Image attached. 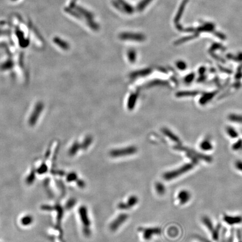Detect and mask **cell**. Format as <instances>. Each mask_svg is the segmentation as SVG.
Segmentation results:
<instances>
[{
  "instance_id": "obj_19",
  "label": "cell",
  "mask_w": 242,
  "mask_h": 242,
  "mask_svg": "<svg viewBox=\"0 0 242 242\" xmlns=\"http://www.w3.org/2000/svg\"><path fill=\"white\" fill-rule=\"evenodd\" d=\"M177 67H178V68L180 69V70H185V68H186V67H187L186 63H185V62L182 61H178V62H177Z\"/></svg>"
},
{
  "instance_id": "obj_12",
  "label": "cell",
  "mask_w": 242,
  "mask_h": 242,
  "mask_svg": "<svg viewBox=\"0 0 242 242\" xmlns=\"http://www.w3.org/2000/svg\"><path fill=\"white\" fill-rule=\"evenodd\" d=\"M155 190L157 191V193L160 195H162L165 194V186L162 183H156V184L155 185Z\"/></svg>"
},
{
  "instance_id": "obj_15",
  "label": "cell",
  "mask_w": 242,
  "mask_h": 242,
  "mask_svg": "<svg viewBox=\"0 0 242 242\" xmlns=\"http://www.w3.org/2000/svg\"><path fill=\"white\" fill-rule=\"evenodd\" d=\"M91 142H92V138L90 137H87L82 144V146H81L82 148L84 149H86L91 144Z\"/></svg>"
},
{
  "instance_id": "obj_14",
  "label": "cell",
  "mask_w": 242,
  "mask_h": 242,
  "mask_svg": "<svg viewBox=\"0 0 242 242\" xmlns=\"http://www.w3.org/2000/svg\"><path fill=\"white\" fill-rule=\"evenodd\" d=\"M221 229V225H218L216 228L214 229V231L212 232V236L214 240H217L219 236L220 230Z\"/></svg>"
},
{
  "instance_id": "obj_22",
  "label": "cell",
  "mask_w": 242,
  "mask_h": 242,
  "mask_svg": "<svg viewBox=\"0 0 242 242\" xmlns=\"http://www.w3.org/2000/svg\"><path fill=\"white\" fill-rule=\"evenodd\" d=\"M235 167L237 170L242 172V161L241 160H236L235 162Z\"/></svg>"
},
{
  "instance_id": "obj_5",
  "label": "cell",
  "mask_w": 242,
  "mask_h": 242,
  "mask_svg": "<svg viewBox=\"0 0 242 242\" xmlns=\"http://www.w3.org/2000/svg\"><path fill=\"white\" fill-rule=\"evenodd\" d=\"M79 213L84 227H90L91 225V222L89 217L88 209L85 206H83L80 207L79 210Z\"/></svg>"
},
{
  "instance_id": "obj_4",
  "label": "cell",
  "mask_w": 242,
  "mask_h": 242,
  "mask_svg": "<svg viewBox=\"0 0 242 242\" xmlns=\"http://www.w3.org/2000/svg\"><path fill=\"white\" fill-rule=\"evenodd\" d=\"M143 233V237L146 240H150L153 236L160 235L162 233V229L160 228H143L140 229Z\"/></svg>"
},
{
  "instance_id": "obj_25",
  "label": "cell",
  "mask_w": 242,
  "mask_h": 242,
  "mask_svg": "<svg viewBox=\"0 0 242 242\" xmlns=\"http://www.w3.org/2000/svg\"><path fill=\"white\" fill-rule=\"evenodd\" d=\"M77 174H75L74 173H72L71 174H69L68 176V178H67L68 181H70V182L74 181L75 180H77Z\"/></svg>"
},
{
  "instance_id": "obj_28",
  "label": "cell",
  "mask_w": 242,
  "mask_h": 242,
  "mask_svg": "<svg viewBox=\"0 0 242 242\" xmlns=\"http://www.w3.org/2000/svg\"><path fill=\"white\" fill-rule=\"evenodd\" d=\"M195 238L197 239H199L200 242H211L210 241H209L208 239H205L204 237H202V236H199V235H195Z\"/></svg>"
},
{
  "instance_id": "obj_7",
  "label": "cell",
  "mask_w": 242,
  "mask_h": 242,
  "mask_svg": "<svg viewBox=\"0 0 242 242\" xmlns=\"http://www.w3.org/2000/svg\"><path fill=\"white\" fill-rule=\"evenodd\" d=\"M223 220L228 225H234L239 224L242 222L241 216H230L225 215L223 217Z\"/></svg>"
},
{
  "instance_id": "obj_21",
  "label": "cell",
  "mask_w": 242,
  "mask_h": 242,
  "mask_svg": "<svg viewBox=\"0 0 242 242\" xmlns=\"http://www.w3.org/2000/svg\"><path fill=\"white\" fill-rule=\"evenodd\" d=\"M128 58L131 62H134L136 59V53L134 51H131L128 52Z\"/></svg>"
},
{
  "instance_id": "obj_17",
  "label": "cell",
  "mask_w": 242,
  "mask_h": 242,
  "mask_svg": "<svg viewBox=\"0 0 242 242\" xmlns=\"http://www.w3.org/2000/svg\"><path fill=\"white\" fill-rule=\"evenodd\" d=\"M227 132H228V134L231 137H233V138H235L236 137L238 136V135L237 134L236 131H235V130L233 128H231V127H229L227 129Z\"/></svg>"
},
{
  "instance_id": "obj_13",
  "label": "cell",
  "mask_w": 242,
  "mask_h": 242,
  "mask_svg": "<svg viewBox=\"0 0 242 242\" xmlns=\"http://www.w3.org/2000/svg\"><path fill=\"white\" fill-rule=\"evenodd\" d=\"M229 120L234 122L242 123V116L237 114H231L229 117Z\"/></svg>"
},
{
  "instance_id": "obj_31",
  "label": "cell",
  "mask_w": 242,
  "mask_h": 242,
  "mask_svg": "<svg viewBox=\"0 0 242 242\" xmlns=\"http://www.w3.org/2000/svg\"><path fill=\"white\" fill-rule=\"evenodd\" d=\"M14 1H15V0H14Z\"/></svg>"
},
{
  "instance_id": "obj_30",
  "label": "cell",
  "mask_w": 242,
  "mask_h": 242,
  "mask_svg": "<svg viewBox=\"0 0 242 242\" xmlns=\"http://www.w3.org/2000/svg\"><path fill=\"white\" fill-rule=\"evenodd\" d=\"M194 75H190L188 76V77H186L185 79V81H187V83H190L191 82L192 80L194 79Z\"/></svg>"
},
{
  "instance_id": "obj_27",
  "label": "cell",
  "mask_w": 242,
  "mask_h": 242,
  "mask_svg": "<svg viewBox=\"0 0 242 242\" xmlns=\"http://www.w3.org/2000/svg\"><path fill=\"white\" fill-rule=\"evenodd\" d=\"M118 208L121 210H128L129 209L128 206L126 205L125 202H120L118 205Z\"/></svg>"
},
{
  "instance_id": "obj_6",
  "label": "cell",
  "mask_w": 242,
  "mask_h": 242,
  "mask_svg": "<svg viewBox=\"0 0 242 242\" xmlns=\"http://www.w3.org/2000/svg\"><path fill=\"white\" fill-rule=\"evenodd\" d=\"M191 198L190 192L187 190L183 189L180 191L177 195V199L180 205H185L189 202Z\"/></svg>"
},
{
  "instance_id": "obj_11",
  "label": "cell",
  "mask_w": 242,
  "mask_h": 242,
  "mask_svg": "<svg viewBox=\"0 0 242 242\" xmlns=\"http://www.w3.org/2000/svg\"><path fill=\"white\" fill-rule=\"evenodd\" d=\"M200 148L204 151H209L212 148L211 142L208 140H205L200 144Z\"/></svg>"
},
{
  "instance_id": "obj_16",
  "label": "cell",
  "mask_w": 242,
  "mask_h": 242,
  "mask_svg": "<svg viewBox=\"0 0 242 242\" xmlns=\"http://www.w3.org/2000/svg\"><path fill=\"white\" fill-rule=\"evenodd\" d=\"M81 148V146L78 144V143H75L74 145L72 146V148L70 150V154L72 155H75L77 153V151L80 149Z\"/></svg>"
},
{
  "instance_id": "obj_18",
  "label": "cell",
  "mask_w": 242,
  "mask_h": 242,
  "mask_svg": "<svg viewBox=\"0 0 242 242\" xmlns=\"http://www.w3.org/2000/svg\"><path fill=\"white\" fill-rule=\"evenodd\" d=\"M164 132H165V134H166V135H168V136L169 137H171V140H173V141H174L176 142V143H180V140L177 138V137L173 135V134H171V132L168 131V130H165Z\"/></svg>"
},
{
  "instance_id": "obj_8",
  "label": "cell",
  "mask_w": 242,
  "mask_h": 242,
  "mask_svg": "<svg viewBox=\"0 0 242 242\" xmlns=\"http://www.w3.org/2000/svg\"><path fill=\"white\" fill-rule=\"evenodd\" d=\"M120 38L122 39H130L136 41H142L144 39V37L143 35L134 33H123L121 35Z\"/></svg>"
},
{
  "instance_id": "obj_24",
  "label": "cell",
  "mask_w": 242,
  "mask_h": 242,
  "mask_svg": "<svg viewBox=\"0 0 242 242\" xmlns=\"http://www.w3.org/2000/svg\"><path fill=\"white\" fill-rule=\"evenodd\" d=\"M240 148H242V141H238L235 144H234V145L233 146V149L235 150H239Z\"/></svg>"
},
{
  "instance_id": "obj_1",
  "label": "cell",
  "mask_w": 242,
  "mask_h": 242,
  "mask_svg": "<svg viewBox=\"0 0 242 242\" xmlns=\"http://www.w3.org/2000/svg\"><path fill=\"white\" fill-rule=\"evenodd\" d=\"M194 163H188L185 164L181 167L178 168L176 170L170 171L165 173L163 175V178L166 180H171L180 177L181 175L188 172L194 168Z\"/></svg>"
},
{
  "instance_id": "obj_9",
  "label": "cell",
  "mask_w": 242,
  "mask_h": 242,
  "mask_svg": "<svg viewBox=\"0 0 242 242\" xmlns=\"http://www.w3.org/2000/svg\"><path fill=\"white\" fill-rule=\"evenodd\" d=\"M202 221L205 226L207 228L210 232H212L214 230V225L211 221L210 219L208 217H202Z\"/></svg>"
},
{
  "instance_id": "obj_23",
  "label": "cell",
  "mask_w": 242,
  "mask_h": 242,
  "mask_svg": "<svg viewBox=\"0 0 242 242\" xmlns=\"http://www.w3.org/2000/svg\"><path fill=\"white\" fill-rule=\"evenodd\" d=\"M178 230L176 228H170L169 231V234L170 236H176L178 234Z\"/></svg>"
},
{
  "instance_id": "obj_26",
  "label": "cell",
  "mask_w": 242,
  "mask_h": 242,
  "mask_svg": "<svg viewBox=\"0 0 242 242\" xmlns=\"http://www.w3.org/2000/svg\"><path fill=\"white\" fill-rule=\"evenodd\" d=\"M83 233L86 236H90L91 234V231H90V227H84Z\"/></svg>"
},
{
  "instance_id": "obj_3",
  "label": "cell",
  "mask_w": 242,
  "mask_h": 242,
  "mask_svg": "<svg viewBox=\"0 0 242 242\" xmlns=\"http://www.w3.org/2000/svg\"><path fill=\"white\" fill-rule=\"evenodd\" d=\"M128 215L127 214H121L114 219L113 222H111V225L109 226V228L111 231H117L118 228H120L121 225H122L124 222H125L128 219Z\"/></svg>"
},
{
  "instance_id": "obj_10",
  "label": "cell",
  "mask_w": 242,
  "mask_h": 242,
  "mask_svg": "<svg viewBox=\"0 0 242 242\" xmlns=\"http://www.w3.org/2000/svg\"><path fill=\"white\" fill-rule=\"evenodd\" d=\"M138 202H139V199L136 196H131L128 198L127 202L126 203L128 206V208H130L136 205Z\"/></svg>"
},
{
  "instance_id": "obj_20",
  "label": "cell",
  "mask_w": 242,
  "mask_h": 242,
  "mask_svg": "<svg viewBox=\"0 0 242 242\" xmlns=\"http://www.w3.org/2000/svg\"><path fill=\"white\" fill-rule=\"evenodd\" d=\"M197 92H182V93H179L178 95L179 97H182V96H191V95H196Z\"/></svg>"
},
{
  "instance_id": "obj_2",
  "label": "cell",
  "mask_w": 242,
  "mask_h": 242,
  "mask_svg": "<svg viewBox=\"0 0 242 242\" xmlns=\"http://www.w3.org/2000/svg\"><path fill=\"white\" fill-rule=\"evenodd\" d=\"M137 148L134 146H130L126 148L116 149L110 152V155L113 158L125 157L135 154L137 152Z\"/></svg>"
},
{
  "instance_id": "obj_29",
  "label": "cell",
  "mask_w": 242,
  "mask_h": 242,
  "mask_svg": "<svg viewBox=\"0 0 242 242\" xmlns=\"http://www.w3.org/2000/svg\"><path fill=\"white\" fill-rule=\"evenodd\" d=\"M77 185H79L81 188H83L85 187V183L83 181V180H77Z\"/></svg>"
}]
</instances>
